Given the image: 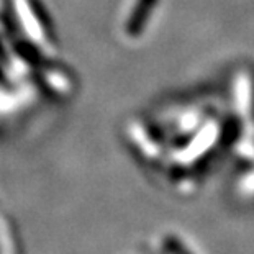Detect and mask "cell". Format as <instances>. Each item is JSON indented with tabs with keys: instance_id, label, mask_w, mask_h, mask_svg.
Masks as SVG:
<instances>
[{
	"instance_id": "1",
	"label": "cell",
	"mask_w": 254,
	"mask_h": 254,
	"mask_svg": "<svg viewBox=\"0 0 254 254\" xmlns=\"http://www.w3.org/2000/svg\"><path fill=\"white\" fill-rule=\"evenodd\" d=\"M164 250L169 254H192L184 246V243L176 236H167L164 240Z\"/></svg>"
}]
</instances>
